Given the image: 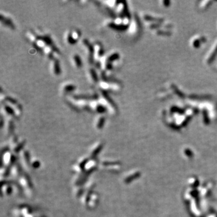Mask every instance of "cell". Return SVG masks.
<instances>
[{"instance_id": "4", "label": "cell", "mask_w": 217, "mask_h": 217, "mask_svg": "<svg viewBox=\"0 0 217 217\" xmlns=\"http://www.w3.org/2000/svg\"><path fill=\"white\" fill-rule=\"evenodd\" d=\"M101 148H102V144H98L97 146H95L92 150H91V151H90V155H91L92 157L95 156L96 155H97V154L98 153L99 151H100V150Z\"/></svg>"}, {"instance_id": "1", "label": "cell", "mask_w": 217, "mask_h": 217, "mask_svg": "<svg viewBox=\"0 0 217 217\" xmlns=\"http://www.w3.org/2000/svg\"><path fill=\"white\" fill-rule=\"evenodd\" d=\"M19 182H20V184L21 185V186L23 187L24 189H25V191H26L27 192V194H28L29 195L31 194L30 192L32 189V186L29 178L27 176H24L20 178Z\"/></svg>"}, {"instance_id": "3", "label": "cell", "mask_w": 217, "mask_h": 217, "mask_svg": "<svg viewBox=\"0 0 217 217\" xmlns=\"http://www.w3.org/2000/svg\"><path fill=\"white\" fill-rule=\"evenodd\" d=\"M13 156L10 154L9 152H6L4 155V158H3V161L4 163H5L6 165H10V164L13 163Z\"/></svg>"}, {"instance_id": "2", "label": "cell", "mask_w": 217, "mask_h": 217, "mask_svg": "<svg viewBox=\"0 0 217 217\" xmlns=\"http://www.w3.org/2000/svg\"><path fill=\"white\" fill-rule=\"evenodd\" d=\"M96 161L93 159L92 160H89V161H87L85 166H84V169L87 172H92L94 169H95L96 166Z\"/></svg>"}, {"instance_id": "5", "label": "cell", "mask_w": 217, "mask_h": 217, "mask_svg": "<svg viewBox=\"0 0 217 217\" xmlns=\"http://www.w3.org/2000/svg\"><path fill=\"white\" fill-rule=\"evenodd\" d=\"M3 192H4V194L5 195H9L11 192L12 191V188L10 185H5L4 186H3L2 189Z\"/></svg>"}]
</instances>
